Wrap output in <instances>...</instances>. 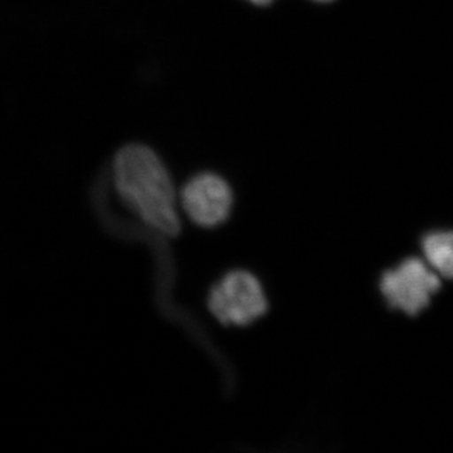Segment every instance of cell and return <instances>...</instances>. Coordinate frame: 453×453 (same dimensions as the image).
<instances>
[{"label": "cell", "mask_w": 453, "mask_h": 453, "mask_svg": "<svg viewBox=\"0 0 453 453\" xmlns=\"http://www.w3.org/2000/svg\"><path fill=\"white\" fill-rule=\"evenodd\" d=\"M113 180L122 201L157 231L177 237L180 219L168 169L148 146H124L113 162Z\"/></svg>", "instance_id": "cell-1"}, {"label": "cell", "mask_w": 453, "mask_h": 453, "mask_svg": "<svg viewBox=\"0 0 453 453\" xmlns=\"http://www.w3.org/2000/svg\"><path fill=\"white\" fill-rule=\"evenodd\" d=\"M208 308L225 326H247L267 312L261 283L247 271H232L211 288Z\"/></svg>", "instance_id": "cell-2"}, {"label": "cell", "mask_w": 453, "mask_h": 453, "mask_svg": "<svg viewBox=\"0 0 453 453\" xmlns=\"http://www.w3.org/2000/svg\"><path fill=\"white\" fill-rule=\"evenodd\" d=\"M441 286L436 271L416 257L404 259L398 267L386 271L380 280L381 294L390 308L410 316L427 309Z\"/></svg>", "instance_id": "cell-3"}, {"label": "cell", "mask_w": 453, "mask_h": 453, "mask_svg": "<svg viewBox=\"0 0 453 453\" xmlns=\"http://www.w3.org/2000/svg\"><path fill=\"white\" fill-rule=\"evenodd\" d=\"M180 199L187 216L203 228H214L225 223L234 205L231 187L214 173L195 175L183 187Z\"/></svg>", "instance_id": "cell-4"}, {"label": "cell", "mask_w": 453, "mask_h": 453, "mask_svg": "<svg viewBox=\"0 0 453 453\" xmlns=\"http://www.w3.org/2000/svg\"><path fill=\"white\" fill-rule=\"evenodd\" d=\"M422 249L429 266L446 279H453V232L425 235Z\"/></svg>", "instance_id": "cell-5"}, {"label": "cell", "mask_w": 453, "mask_h": 453, "mask_svg": "<svg viewBox=\"0 0 453 453\" xmlns=\"http://www.w3.org/2000/svg\"><path fill=\"white\" fill-rule=\"evenodd\" d=\"M249 2H251L256 5H267L270 4L273 0H249Z\"/></svg>", "instance_id": "cell-6"}, {"label": "cell", "mask_w": 453, "mask_h": 453, "mask_svg": "<svg viewBox=\"0 0 453 453\" xmlns=\"http://www.w3.org/2000/svg\"><path fill=\"white\" fill-rule=\"evenodd\" d=\"M315 2H330V0H315Z\"/></svg>", "instance_id": "cell-7"}]
</instances>
